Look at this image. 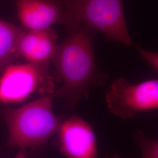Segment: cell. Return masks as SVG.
Instances as JSON below:
<instances>
[{
    "mask_svg": "<svg viewBox=\"0 0 158 158\" xmlns=\"http://www.w3.org/2000/svg\"><path fill=\"white\" fill-rule=\"evenodd\" d=\"M66 39L59 44L52 60L55 79L61 86L54 96L62 98L70 110L88 98L95 86L106 84L108 76L97 62L94 52L96 32L83 25L66 27Z\"/></svg>",
    "mask_w": 158,
    "mask_h": 158,
    "instance_id": "cell-1",
    "label": "cell"
},
{
    "mask_svg": "<svg viewBox=\"0 0 158 158\" xmlns=\"http://www.w3.org/2000/svg\"><path fill=\"white\" fill-rule=\"evenodd\" d=\"M54 96L46 95L17 108H7L3 117L8 129L7 144L31 152H43L48 142L56 135L64 118L55 114Z\"/></svg>",
    "mask_w": 158,
    "mask_h": 158,
    "instance_id": "cell-2",
    "label": "cell"
},
{
    "mask_svg": "<svg viewBox=\"0 0 158 158\" xmlns=\"http://www.w3.org/2000/svg\"><path fill=\"white\" fill-rule=\"evenodd\" d=\"M63 12L59 23L83 25L103 34L108 40L133 46L125 15L123 0H59Z\"/></svg>",
    "mask_w": 158,
    "mask_h": 158,
    "instance_id": "cell-3",
    "label": "cell"
},
{
    "mask_svg": "<svg viewBox=\"0 0 158 158\" xmlns=\"http://www.w3.org/2000/svg\"><path fill=\"white\" fill-rule=\"evenodd\" d=\"M50 63H14L3 68L0 76V102H21L35 94L54 96Z\"/></svg>",
    "mask_w": 158,
    "mask_h": 158,
    "instance_id": "cell-4",
    "label": "cell"
},
{
    "mask_svg": "<svg viewBox=\"0 0 158 158\" xmlns=\"http://www.w3.org/2000/svg\"><path fill=\"white\" fill-rule=\"evenodd\" d=\"M104 94L108 110L120 118H131L139 113L158 109L157 79L131 85L121 77L114 80Z\"/></svg>",
    "mask_w": 158,
    "mask_h": 158,
    "instance_id": "cell-5",
    "label": "cell"
},
{
    "mask_svg": "<svg viewBox=\"0 0 158 158\" xmlns=\"http://www.w3.org/2000/svg\"><path fill=\"white\" fill-rule=\"evenodd\" d=\"M56 134L58 148L64 158H98L94 131L81 117L64 118Z\"/></svg>",
    "mask_w": 158,
    "mask_h": 158,
    "instance_id": "cell-6",
    "label": "cell"
},
{
    "mask_svg": "<svg viewBox=\"0 0 158 158\" xmlns=\"http://www.w3.org/2000/svg\"><path fill=\"white\" fill-rule=\"evenodd\" d=\"M58 36L51 28L29 30L24 28L18 44V58L32 63H51L59 48Z\"/></svg>",
    "mask_w": 158,
    "mask_h": 158,
    "instance_id": "cell-7",
    "label": "cell"
},
{
    "mask_svg": "<svg viewBox=\"0 0 158 158\" xmlns=\"http://www.w3.org/2000/svg\"><path fill=\"white\" fill-rule=\"evenodd\" d=\"M22 27L29 30L51 28L59 23L63 7L59 0H14Z\"/></svg>",
    "mask_w": 158,
    "mask_h": 158,
    "instance_id": "cell-8",
    "label": "cell"
},
{
    "mask_svg": "<svg viewBox=\"0 0 158 158\" xmlns=\"http://www.w3.org/2000/svg\"><path fill=\"white\" fill-rule=\"evenodd\" d=\"M23 30L22 26L0 19V70L18 58V44Z\"/></svg>",
    "mask_w": 158,
    "mask_h": 158,
    "instance_id": "cell-9",
    "label": "cell"
},
{
    "mask_svg": "<svg viewBox=\"0 0 158 158\" xmlns=\"http://www.w3.org/2000/svg\"><path fill=\"white\" fill-rule=\"evenodd\" d=\"M132 138L141 151V158H158V140L148 137L141 130L134 132Z\"/></svg>",
    "mask_w": 158,
    "mask_h": 158,
    "instance_id": "cell-10",
    "label": "cell"
},
{
    "mask_svg": "<svg viewBox=\"0 0 158 158\" xmlns=\"http://www.w3.org/2000/svg\"><path fill=\"white\" fill-rule=\"evenodd\" d=\"M133 46L138 51L139 53L143 59L147 62L152 68L158 72V54L157 52H154L151 51H146L142 49L139 46L136 45L135 44Z\"/></svg>",
    "mask_w": 158,
    "mask_h": 158,
    "instance_id": "cell-11",
    "label": "cell"
},
{
    "mask_svg": "<svg viewBox=\"0 0 158 158\" xmlns=\"http://www.w3.org/2000/svg\"><path fill=\"white\" fill-rule=\"evenodd\" d=\"M14 158H28V153L25 149L20 148Z\"/></svg>",
    "mask_w": 158,
    "mask_h": 158,
    "instance_id": "cell-12",
    "label": "cell"
},
{
    "mask_svg": "<svg viewBox=\"0 0 158 158\" xmlns=\"http://www.w3.org/2000/svg\"><path fill=\"white\" fill-rule=\"evenodd\" d=\"M121 158L119 155L118 154H115V155H114L113 156H106L105 158Z\"/></svg>",
    "mask_w": 158,
    "mask_h": 158,
    "instance_id": "cell-13",
    "label": "cell"
}]
</instances>
